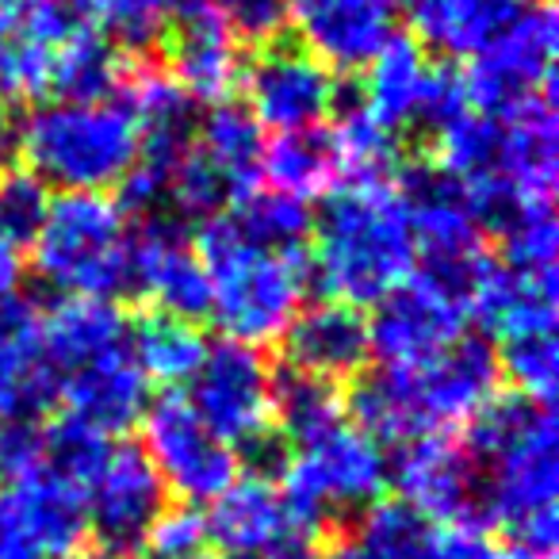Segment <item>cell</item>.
Here are the masks:
<instances>
[{
    "label": "cell",
    "mask_w": 559,
    "mask_h": 559,
    "mask_svg": "<svg viewBox=\"0 0 559 559\" xmlns=\"http://www.w3.org/2000/svg\"><path fill=\"white\" fill-rule=\"evenodd\" d=\"M280 342L288 353V368L330 383L360 376L368 357H372V349H368V319L357 307L330 304V299L304 307Z\"/></svg>",
    "instance_id": "cell-24"
},
{
    "label": "cell",
    "mask_w": 559,
    "mask_h": 559,
    "mask_svg": "<svg viewBox=\"0 0 559 559\" xmlns=\"http://www.w3.org/2000/svg\"><path fill=\"white\" fill-rule=\"evenodd\" d=\"M142 452L154 464L165 490L185 506L215 502L238 479L241 456L218 441L180 395H162L142 414Z\"/></svg>",
    "instance_id": "cell-11"
},
{
    "label": "cell",
    "mask_w": 559,
    "mask_h": 559,
    "mask_svg": "<svg viewBox=\"0 0 559 559\" xmlns=\"http://www.w3.org/2000/svg\"><path fill=\"white\" fill-rule=\"evenodd\" d=\"M330 134H334L345 180H391L399 154L395 134L376 123L360 104L337 111V123L330 127Z\"/></svg>",
    "instance_id": "cell-37"
},
{
    "label": "cell",
    "mask_w": 559,
    "mask_h": 559,
    "mask_svg": "<svg viewBox=\"0 0 559 559\" xmlns=\"http://www.w3.org/2000/svg\"><path fill=\"white\" fill-rule=\"evenodd\" d=\"M207 540L218 544L223 559H307L319 540L292 521L280 487L269 475H246L234 479L223 495L211 502Z\"/></svg>",
    "instance_id": "cell-16"
},
{
    "label": "cell",
    "mask_w": 559,
    "mask_h": 559,
    "mask_svg": "<svg viewBox=\"0 0 559 559\" xmlns=\"http://www.w3.org/2000/svg\"><path fill=\"white\" fill-rule=\"evenodd\" d=\"M226 230L253 249H276V253H304V241L311 238V207L296 195H284L276 188L246 192L238 203L218 215Z\"/></svg>",
    "instance_id": "cell-32"
},
{
    "label": "cell",
    "mask_w": 559,
    "mask_h": 559,
    "mask_svg": "<svg viewBox=\"0 0 559 559\" xmlns=\"http://www.w3.org/2000/svg\"><path fill=\"white\" fill-rule=\"evenodd\" d=\"M55 399H62L66 418L81 421L100 437L131 433L150 406V383L131 360V349L93 360L85 368L58 376Z\"/></svg>",
    "instance_id": "cell-21"
},
{
    "label": "cell",
    "mask_w": 559,
    "mask_h": 559,
    "mask_svg": "<svg viewBox=\"0 0 559 559\" xmlns=\"http://www.w3.org/2000/svg\"><path fill=\"white\" fill-rule=\"evenodd\" d=\"M426 559H502V551L487 536V528H444L433 536Z\"/></svg>",
    "instance_id": "cell-47"
},
{
    "label": "cell",
    "mask_w": 559,
    "mask_h": 559,
    "mask_svg": "<svg viewBox=\"0 0 559 559\" xmlns=\"http://www.w3.org/2000/svg\"><path fill=\"white\" fill-rule=\"evenodd\" d=\"M433 521L403 498H376L357 518V551L365 559H426L433 548Z\"/></svg>",
    "instance_id": "cell-36"
},
{
    "label": "cell",
    "mask_w": 559,
    "mask_h": 559,
    "mask_svg": "<svg viewBox=\"0 0 559 559\" xmlns=\"http://www.w3.org/2000/svg\"><path fill=\"white\" fill-rule=\"evenodd\" d=\"M195 154L207 157L215 169H223L241 192H253V180L261 173V154H264V131L246 104H211L207 116L195 123Z\"/></svg>",
    "instance_id": "cell-33"
},
{
    "label": "cell",
    "mask_w": 559,
    "mask_h": 559,
    "mask_svg": "<svg viewBox=\"0 0 559 559\" xmlns=\"http://www.w3.org/2000/svg\"><path fill=\"white\" fill-rule=\"evenodd\" d=\"M207 357V342H203L200 326L185 319H169V314H146L131 334V360L146 383H162V388H180L195 376V368Z\"/></svg>",
    "instance_id": "cell-34"
},
{
    "label": "cell",
    "mask_w": 559,
    "mask_h": 559,
    "mask_svg": "<svg viewBox=\"0 0 559 559\" xmlns=\"http://www.w3.org/2000/svg\"><path fill=\"white\" fill-rule=\"evenodd\" d=\"M556 93H540L521 100L518 108L495 116V169L487 180L510 188L525 203H551L559 180V123H556Z\"/></svg>",
    "instance_id": "cell-19"
},
{
    "label": "cell",
    "mask_w": 559,
    "mask_h": 559,
    "mask_svg": "<svg viewBox=\"0 0 559 559\" xmlns=\"http://www.w3.org/2000/svg\"><path fill=\"white\" fill-rule=\"evenodd\" d=\"M314 253L307 261L330 304L376 307L414 276L411 211L395 180H345L326 195L311 223Z\"/></svg>",
    "instance_id": "cell-2"
},
{
    "label": "cell",
    "mask_w": 559,
    "mask_h": 559,
    "mask_svg": "<svg viewBox=\"0 0 559 559\" xmlns=\"http://www.w3.org/2000/svg\"><path fill=\"white\" fill-rule=\"evenodd\" d=\"M502 559H556V551H540V548H521V544H513L510 556Z\"/></svg>",
    "instance_id": "cell-52"
},
{
    "label": "cell",
    "mask_w": 559,
    "mask_h": 559,
    "mask_svg": "<svg viewBox=\"0 0 559 559\" xmlns=\"http://www.w3.org/2000/svg\"><path fill=\"white\" fill-rule=\"evenodd\" d=\"M207 544V521L195 506H165L150 528L146 544L154 559H195Z\"/></svg>",
    "instance_id": "cell-43"
},
{
    "label": "cell",
    "mask_w": 559,
    "mask_h": 559,
    "mask_svg": "<svg viewBox=\"0 0 559 559\" xmlns=\"http://www.w3.org/2000/svg\"><path fill=\"white\" fill-rule=\"evenodd\" d=\"M43 349L58 380L73 368L131 349V322L116 299H62L50 319H43Z\"/></svg>",
    "instance_id": "cell-27"
},
{
    "label": "cell",
    "mask_w": 559,
    "mask_h": 559,
    "mask_svg": "<svg viewBox=\"0 0 559 559\" xmlns=\"http://www.w3.org/2000/svg\"><path fill=\"white\" fill-rule=\"evenodd\" d=\"M20 288H24V253L0 238V304L20 299Z\"/></svg>",
    "instance_id": "cell-49"
},
{
    "label": "cell",
    "mask_w": 559,
    "mask_h": 559,
    "mask_svg": "<svg viewBox=\"0 0 559 559\" xmlns=\"http://www.w3.org/2000/svg\"><path fill=\"white\" fill-rule=\"evenodd\" d=\"M556 272H521L487 257L472 288V319L502 342L528 334H556Z\"/></svg>",
    "instance_id": "cell-22"
},
{
    "label": "cell",
    "mask_w": 559,
    "mask_h": 559,
    "mask_svg": "<svg viewBox=\"0 0 559 559\" xmlns=\"http://www.w3.org/2000/svg\"><path fill=\"white\" fill-rule=\"evenodd\" d=\"M391 483V460L380 441L357 426H337L280 464V495L292 521L319 540L342 513H360L383 498Z\"/></svg>",
    "instance_id": "cell-7"
},
{
    "label": "cell",
    "mask_w": 559,
    "mask_h": 559,
    "mask_svg": "<svg viewBox=\"0 0 559 559\" xmlns=\"http://www.w3.org/2000/svg\"><path fill=\"white\" fill-rule=\"evenodd\" d=\"M556 47L559 24L548 0L521 4L502 32L467 58V70H460L472 108L483 116H502L528 96L556 93Z\"/></svg>",
    "instance_id": "cell-9"
},
{
    "label": "cell",
    "mask_w": 559,
    "mask_h": 559,
    "mask_svg": "<svg viewBox=\"0 0 559 559\" xmlns=\"http://www.w3.org/2000/svg\"><path fill=\"white\" fill-rule=\"evenodd\" d=\"M395 185L411 211L418 269L475 288V276L487 264V257H483V226L460 180L441 173L433 162H421L411 165Z\"/></svg>",
    "instance_id": "cell-12"
},
{
    "label": "cell",
    "mask_w": 559,
    "mask_h": 559,
    "mask_svg": "<svg viewBox=\"0 0 559 559\" xmlns=\"http://www.w3.org/2000/svg\"><path fill=\"white\" fill-rule=\"evenodd\" d=\"M24 4H27V0H0V35H4V27L20 16V9H24Z\"/></svg>",
    "instance_id": "cell-51"
},
{
    "label": "cell",
    "mask_w": 559,
    "mask_h": 559,
    "mask_svg": "<svg viewBox=\"0 0 559 559\" xmlns=\"http://www.w3.org/2000/svg\"><path fill=\"white\" fill-rule=\"evenodd\" d=\"M518 9L521 0H399V12H406L414 27V43L452 62L479 55Z\"/></svg>",
    "instance_id": "cell-28"
},
{
    "label": "cell",
    "mask_w": 559,
    "mask_h": 559,
    "mask_svg": "<svg viewBox=\"0 0 559 559\" xmlns=\"http://www.w3.org/2000/svg\"><path fill=\"white\" fill-rule=\"evenodd\" d=\"M20 162L58 192H104L139 162V116L123 88L104 100H47L24 116Z\"/></svg>",
    "instance_id": "cell-4"
},
{
    "label": "cell",
    "mask_w": 559,
    "mask_h": 559,
    "mask_svg": "<svg viewBox=\"0 0 559 559\" xmlns=\"http://www.w3.org/2000/svg\"><path fill=\"white\" fill-rule=\"evenodd\" d=\"M495 234L502 241V264L521 272H556L559 230L551 203H525Z\"/></svg>",
    "instance_id": "cell-39"
},
{
    "label": "cell",
    "mask_w": 559,
    "mask_h": 559,
    "mask_svg": "<svg viewBox=\"0 0 559 559\" xmlns=\"http://www.w3.org/2000/svg\"><path fill=\"white\" fill-rule=\"evenodd\" d=\"M556 414L548 403L495 395L467 426V449L479 460L483 518L521 548L556 551L559 456Z\"/></svg>",
    "instance_id": "cell-1"
},
{
    "label": "cell",
    "mask_w": 559,
    "mask_h": 559,
    "mask_svg": "<svg viewBox=\"0 0 559 559\" xmlns=\"http://www.w3.org/2000/svg\"><path fill=\"white\" fill-rule=\"evenodd\" d=\"M62 559H116V556H108L104 548H78V551H70V556H62Z\"/></svg>",
    "instance_id": "cell-53"
},
{
    "label": "cell",
    "mask_w": 559,
    "mask_h": 559,
    "mask_svg": "<svg viewBox=\"0 0 559 559\" xmlns=\"http://www.w3.org/2000/svg\"><path fill=\"white\" fill-rule=\"evenodd\" d=\"M0 498L9 506L16 528L43 559H62L85 544V490L50 472L47 464H39L12 487H0Z\"/></svg>",
    "instance_id": "cell-23"
},
{
    "label": "cell",
    "mask_w": 559,
    "mask_h": 559,
    "mask_svg": "<svg viewBox=\"0 0 559 559\" xmlns=\"http://www.w3.org/2000/svg\"><path fill=\"white\" fill-rule=\"evenodd\" d=\"M127 81V66L119 47L96 27H81L55 62V93L58 100H104L116 96Z\"/></svg>",
    "instance_id": "cell-35"
},
{
    "label": "cell",
    "mask_w": 559,
    "mask_h": 559,
    "mask_svg": "<svg viewBox=\"0 0 559 559\" xmlns=\"http://www.w3.org/2000/svg\"><path fill=\"white\" fill-rule=\"evenodd\" d=\"M464 111H472V100H467V88H464V73H460L456 66H433L426 78V88H421L414 127H421V131L433 139L441 127H449L452 119H460Z\"/></svg>",
    "instance_id": "cell-44"
},
{
    "label": "cell",
    "mask_w": 559,
    "mask_h": 559,
    "mask_svg": "<svg viewBox=\"0 0 559 559\" xmlns=\"http://www.w3.org/2000/svg\"><path fill=\"white\" fill-rule=\"evenodd\" d=\"M195 559H223V556H195Z\"/></svg>",
    "instance_id": "cell-54"
},
{
    "label": "cell",
    "mask_w": 559,
    "mask_h": 559,
    "mask_svg": "<svg viewBox=\"0 0 559 559\" xmlns=\"http://www.w3.org/2000/svg\"><path fill=\"white\" fill-rule=\"evenodd\" d=\"M272 426L288 441H296L299 449H307L319 437L345 426L342 388L330 380H319V376L296 372V368L272 372Z\"/></svg>",
    "instance_id": "cell-31"
},
{
    "label": "cell",
    "mask_w": 559,
    "mask_h": 559,
    "mask_svg": "<svg viewBox=\"0 0 559 559\" xmlns=\"http://www.w3.org/2000/svg\"><path fill=\"white\" fill-rule=\"evenodd\" d=\"M20 154H24V116L16 104L0 100V169L20 165Z\"/></svg>",
    "instance_id": "cell-48"
},
{
    "label": "cell",
    "mask_w": 559,
    "mask_h": 559,
    "mask_svg": "<svg viewBox=\"0 0 559 559\" xmlns=\"http://www.w3.org/2000/svg\"><path fill=\"white\" fill-rule=\"evenodd\" d=\"M93 27L78 0H27L20 16L0 35V100L35 104L55 93L58 50Z\"/></svg>",
    "instance_id": "cell-18"
},
{
    "label": "cell",
    "mask_w": 559,
    "mask_h": 559,
    "mask_svg": "<svg viewBox=\"0 0 559 559\" xmlns=\"http://www.w3.org/2000/svg\"><path fill=\"white\" fill-rule=\"evenodd\" d=\"M261 173L272 180V188L296 200H326L342 185V157H337L330 127H307L288 131L264 146Z\"/></svg>",
    "instance_id": "cell-30"
},
{
    "label": "cell",
    "mask_w": 559,
    "mask_h": 559,
    "mask_svg": "<svg viewBox=\"0 0 559 559\" xmlns=\"http://www.w3.org/2000/svg\"><path fill=\"white\" fill-rule=\"evenodd\" d=\"M55 399L43 349V314L27 299L0 304V421L35 418Z\"/></svg>",
    "instance_id": "cell-26"
},
{
    "label": "cell",
    "mask_w": 559,
    "mask_h": 559,
    "mask_svg": "<svg viewBox=\"0 0 559 559\" xmlns=\"http://www.w3.org/2000/svg\"><path fill=\"white\" fill-rule=\"evenodd\" d=\"M43 437H47V444H43V464L62 475V479L78 483L81 490L100 472L104 456H108V449H111L108 437L93 433V429L73 418L55 421L50 429H43Z\"/></svg>",
    "instance_id": "cell-42"
},
{
    "label": "cell",
    "mask_w": 559,
    "mask_h": 559,
    "mask_svg": "<svg viewBox=\"0 0 559 559\" xmlns=\"http://www.w3.org/2000/svg\"><path fill=\"white\" fill-rule=\"evenodd\" d=\"M472 322V288L429 269H414L391 296L372 307L368 349L388 368L421 365L464 337Z\"/></svg>",
    "instance_id": "cell-8"
},
{
    "label": "cell",
    "mask_w": 559,
    "mask_h": 559,
    "mask_svg": "<svg viewBox=\"0 0 559 559\" xmlns=\"http://www.w3.org/2000/svg\"><path fill=\"white\" fill-rule=\"evenodd\" d=\"M43 429L35 418H9L0 421V487H12L16 479L32 475L43 464Z\"/></svg>",
    "instance_id": "cell-46"
},
{
    "label": "cell",
    "mask_w": 559,
    "mask_h": 559,
    "mask_svg": "<svg viewBox=\"0 0 559 559\" xmlns=\"http://www.w3.org/2000/svg\"><path fill=\"white\" fill-rule=\"evenodd\" d=\"M307 559H365V556H360L353 540H334V544H319Z\"/></svg>",
    "instance_id": "cell-50"
},
{
    "label": "cell",
    "mask_w": 559,
    "mask_h": 559,
    "mask_svg": "<svg viewBox=\"0 0 559 559\" xmlns=\"http://www.w3.org/2000/svg\"><path fill=\"white\" fill-rule=\"evenodd\" d=\"M169 78L195 104H223L241 85V50L218 9L173 20Z\"/></svg>",
    "instance_id": "cell-25"
},
{
    "label": "cell",
    "mask_w": 559,
    "mask_h": 559,
    "mask_svg": "<svg viewBox=\"0 0 559 559\" xmlns=\"http://www.w3.org/2000/svg\"><path fill=\"white\" fill-rule=\"evenodd\" d=\"M195 249L211 276V314L230 342L264 349L288 334L311 288L304 253L246 246L218 215L203 223Z\"/></svg>",
    "instance_id": "cell-5"
},
{
    "label": "cell",
    "mask_w": 559,
    "mask_h": 559,
    "mask_svg": "<svg viewBox=\"0 0 559 559\" xmlns=\"http://www.w3.org/2000/svg\"><path fill=\"white\" fill-rule=\"evenodd\" d=\"M131 292L146 296L157 314L200 322L211 314V276L195 241L173 218H142L131 230Z\"/></svg>",
    "instance_id": "cell-17"
},
{
    "label": "cell",
    "mask_w": 559,
    "mask_h": 559,
    "mask_svg": "<svg viewBox=\"0 0 559 559\" xmlns=\"http://www.w3.org/2000/svg\"><path fill=\"white\" fill-rule=\"evenodd\" d=\"M195 418L234 452H257L272 441V368L261 349L223 337L188 380Z\"/></svg>",
    "instance_id": "cell-10"
},
{
    "label": "cell",
    "mask_w": 559,
    "mask_h": 559,
    "mask_svg": "<svg viewBox=\"0 0 559 559\" xmlns=\"http://www.w3.org/2000/svg\"><path fill=\"white\" fill-rule=\"evenodd\" d=\"M88 24L123 50H150L173 24L177 0H81Z\"/></svg>",
    "instance_id": "cell-38"
},
{
    "label": "cell",
    "mask_w": 559,
    "mask_h": 559,
    "mask_svg": "<svg viewBox=\"0 0 559 559\" xmlns=\"http://www.w3.org/2000/svg\"><path fill=\"white\" fill-rule=\"evenodd\" d=\"M495 357H498V376H506L513 383V395L551 406L559 388L556 334L510 337V342H502V353H495Z\"/></svg>",
    "instance_id": "cell-40"
},
{
    "label": "cell",
    "mask_w": 559,
    "mask_h": 559,
    "mask_svg": "<svg viewBox=\"0 0 559 559\" xmlns=\"http://www.w3.org/2000/svg\"><path fill=\"white\" fill-rule=\"evenodd\" d=\"M127 211L108 192H58L35 234V272L62 299H116L131 292Z\"/></svg>",
    "instance_id": "cell-6"
},
{
    "label": "cell",
    "mask_w": 559,
    "mask_h": 559,
    "mask_svg": "<svg viewBox=\"0 0 559 559\" xmlns=\"http://www.w3.org/2000/svg\"><path fill=\"white\" fill-rule=\"evenodd\" d=\"M215 4L234 39L257 43V47L276 43L292 20V0H215Z\"/></svg>",
    "instance_id": "cell-45"
},
{
    "label": "cell",
    "mask_w": 559,
    "mask_h": 559,
    "mask_svg": "<svg viewBox=\"0 0 559 559\" xmlns=\"http://www.w3.org/2000/svg\"><path fill=\"white\" fill-rule=\"evenodd\" d=\"M304 47L334 73H360L399 35V0H307Z\"/></svg>",
    "instance_id": "cell-20"
},
{
    "label": "cell",
    "mask_w": 559,
    "mask_h": 559,
    "mask_svg": "<svg viewBox=\"0 0 559 559\" xmlns=\"http://www.w3.org/2000/svg\"><path fill=\"white\" fill-rule=\"evenodd\" d=\"M433 62L426 50L414 43V35H395L372 62L365 66V88H360V108L399 134L403 127H414L418 116V100Z\"/></svg>",
    "instance_id": "cell-29"
},
{
    "label": "cell",
    "mask_w": 559,
    "mask_h": 559,
    "mask_svg": "<svg viewBox=\"0 0 559 559\" xmlns=\"http://www.w3.org/2000/svg\"><path fill=\"white\" fill-rule=\"evenodd\" d=\"M169 490L139 444H111L85 487V525L108 556L123 559L146 544Z\"/></svg>",
    "instance_id": "cell-14"
},
{
    "label": "cell",
    "mask_w": 559,
    "mask_h": 559,
    "mask_svg": "<svg viewBox=\"0 0 559 559\" xmlns=\"http://www.w3.org/2000/svg\"><path fill=\"white\" fill-rule=\"evenodd\" d=\"M249 116L261 131H307L337 111V78L299 43H269L241 70Z\"/></svg>",
    "instance_id": "cell-13"
},
{
    "label": "cell",
    "mask_w": 559,
    "mask_h": 559,
    "mask_svg": "<svg viewBox=\"0 0 559 559\" xmlns=\"http://www.w3.org/2000/svg\"><path fill=\"white\" fill-rule=\"evenodd\" d=\"M399 498L449 528H487L479 460L456 437H418L391 464Z\"/></svg>",
    "instance_id": "cell-15"
},
{
    "label": "cell",
    "mask_w": 559,
    "mask_h": 559,
    "mask_svg": "<svg viewBox=\"0 0 559 559\" xmlns=\"http://www.w3.org/2000/svg\"><path fill=\"white\" fill-rule=\"evenodd\" d=\"M498 357L479 337H460L421 365L360 376L345 411L357 429L380 444H406L418 437H452L483 414L498 395Z\"/></svg>",
    "instance_id": "cell-3"
},
{
    "label": "cell",
    "mask_w": 559,
    "mask_h": 559,
    "mask_svg": "<svg viewBox=\"0 0 559 559\" xmlns=\"http://www.w3.org/2000/svg\"><path fill=\"white\" fill-rule=\"evenodd\" d=\"M50 211V188L27 165L0 169V238L9 246H32Z\"/></svg>",
    "instance_id": "cell-41"
}]
</instances>
